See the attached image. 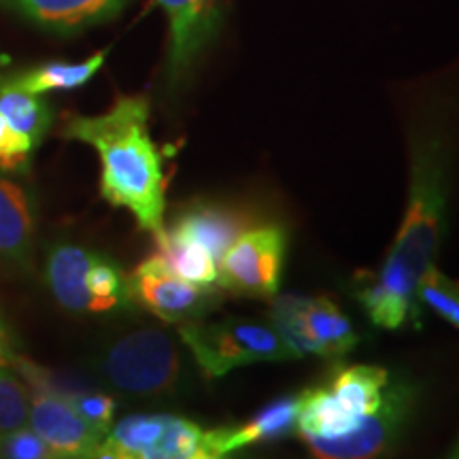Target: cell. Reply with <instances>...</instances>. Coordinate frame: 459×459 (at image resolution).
I'll list each match as a JSON object with an SVG mask.
<instances>
[{"label":"cell","mask_w":459,"mask_h":459,"mask_svg":"<svg viewBox=\"0 0 459 459\" xmlns=\"http://www.w3.org/2000/svg\"><path fill=\"white\" fill-rule=\"evenodd\" d=\"M204 429L196 426L189 419L169 415V421L158 436V440L149 449L141 453L139 457L126 459H192L200 446H203Z\"/></svg>","instance_id":"20"},{"label":"cell","mask_w":459,"mask_h":459,"mask_svg":"<svg viewBox=\"0 0 459 459\" xmlns=\"http://www.w3.org/2000/svg\"><path fill=\"white\" fill-rule=\"evenodd\" d=\"M13 359H15V355H13V351H11V341H9L7 328H4V324L0 321V366H7Z\"/></svg>","instance_id":"28"},{"label":"cell","mask_w":459,"mask_h":459,"mask_svg":"<svg viewBox=\"0 0 459 459\" xmlns=\"http://www.w3.org/2000/svg\"><path fill=\"white\" fill-rule=\"evenodd\" d=\"M409 196L404 217L375 277L355 291L372 325L400 330L419 315L417 287L436 268L443 245L455 162L459 153V96L453 88H432L412 107L406 124Z\"/></svg>","instance_id":"1"},{"label":"cell","mask_w":459,"mask_h":459,"mask_svg":"<svg viewBox=\"0 0 459 459\" xmlns=\"http://www.w3.org/2000/svg\"><path fill=\"white\" fill-rule=\"evenodd\" d=\"M156 243L160 249L158 254L164 257V262L177 277L200 287L217 285V262L203 247L172 238L166 230L162 237L156 238Z\"/></svg>","instance_id":"19"},{"label":"cell","mask_w":459,"mask_h":459,"mask_svg":"<svg viewBox=\"0 0 459 459\" xmlns=\"http://www.w3.org/2000/svg\"><path fill=\"white\" fill-rule=\"evenodd\" d=\"M0 459H60L30 426L0 432Z\"/></svg>","instance_id":"25"},{"label":"cell","mask_w":459,"mask_h":459,"mask_svg":"<svg viewBox=\"0 0 459 459\" xmlns=\"http://www.w3.org/2000/svg\"><path fill=\"white\" fill-rule=\"evenodd\" d=\"M287 232L277 226L245 230L217 262V285L234 296L273 300L279 294Z\"/></svg>","instance_id":"6"},{"label":"cell","mask_w":459,"mask_h":459,"mask_svg":"<svg viewBox=\"0 0 459 459\" xmlns=\"http://www.w3.org/2000/svg\"><path fill=\"white\" fill-rule=\"evenodd\" d=\"M0 113L11 124V128L20 132L30 141L32 147L41 145L51 126V108L39 94L22 90L11 82V77H0Z\"/></svg>","instance_id":"17"},{"label":"cell","mask_w":459,"mask_h":459,"mask_svg":"<svg viewBox=\"0 0 459 459\" xmlns=\"http://www.w3.org/2000/svg\"><path fill=\"white\" fill-rule=\"evenodd\" d=\"M179 338L211 381L251 364L298 359L271 324L226 317L211 324H183Z\"/></svg>","instance_id":"3"},{"label":"cell","mask_w":459,"mask_h":459,"mask_svg":"<svg viewBox=\"0 0 459 459\" xmlns=\"http://www.w3.org/2000/svg\"><path fill=\"white\" fill-rule=\"evenodd\" d=\"M62 395L71 402V406L83 421H88L100 434H108L115 417V400L111 395L94 392H62Z\"/></svg>","instance_id":"24"},{"label":"cell","mask_w":459,"mask_h":459,"mask_svg":"<svg viewBox=\"0 0 459 459\" xmlns=\"http://www.w3.org/2000/svg\"><path fill=\"white\" fill-rule=\"evenodd\" d=\"M85 287L90 296L94 298L96 313L113 311L117 307H130L132 296L128 279L119 271V266L108 257L99 255V260L90 266L88 277H85Z\"/></svg>","instance_id":"21"},{"label":"cell","mask_w":459,"mask_h":459,"mask_svg":"<svg viewBox=\"0 0 459 459\" xmlns=\"http://www.w3.org/2000/svg\"><path fill=\"white\" fill-rule=\"evenodd\" d=\"M30 141L20 132L11 128V124L0 113V169L3 170H22L26 169L28 158L32 152Z\"/></svg>","instance_id":"26"},{"label":"cell","mask_w":459,"mask_h":459,"mask_svg":"<svg viewBox=\"0 0 459 459\" xmlns=\"http://www.w3.org/2000/svg\"><path fill=\"white\" fill-rule=\"evenodd\" d=\"M105 60L107 51H99V54L83 62H49V65L32 68L28 73L13 74L11 82L20 85L22 90L39 96L56 90H77L100 71Z\"/></svg>","instance_id":"18"},{"label":"cell","mask_w":459,"mask_h":459,"mask_svg":"<svg viewBox=\"0 0 459 459\" xmlns=\"http://www.w3.org/2000/svg\"><path fill=\"white\" fill-rule=\"evenodd\" d=\"M130 296L169 324H186L211 313L220 302L215 287H200L177 277L156 254L136 266L128 279Z\"/></svg>","instance_id":"9"},{"label":"cell","mask_w":459,"mask_h":459,"mask_svg":"<svg viewBox=\"0 0 459 459\" xmlns=\"http://www.w3.org/2000/svg\"><path fill=\"white\" fill-rule=\"evenodd\" d=\"M32 209L17 183L0 177V257L26 264L32 247Z\"/></svg>","instance_id":"16"},{"label":"cell","mask_w":459,"mask_h":459,"mask_svg":"<svg viewBox=\"0 0 459 459\" xmlns=\"http://www.w3.org/2000/svg\"><path fill=\"white\" fill-rule=\"evenodd\" d=\"M99 254L77 245H57L48 257V283L62 308L71 313H96L94 298L85 287L90 266Z\"/></svg>","instance_id":"13"},{"label":"cell","mask_w":459,"mask_h":459,"mask_svg":"<svg viewBox=\"0 0 459 459\" xmlns=\"http://www.w3.org/2000/svg\"><path fill=\"white\" fill-rule=\"evenodd\" d=\"M389 378L392 375L381 366L355 364L332 375L325 385L358 428L381 404Z\"/></svg>","instance_id":"15"},{"label":"cell","mask_w":459,"mask_h":459,"mask_svg":"<svg viewBox=\"0 0 459 459\" xmlns=\"http://www.w3.org/2000/svg\"><path fill=\"white\" fill-rule=\"evenodd\" d=\"M421 387L415 378H389L381 404L351 434L334 440H304L313 459H383L409 432Z\"/></svg>","instance_id":"5"},{"label":"cell","mask_w":459,"mask_h":459,"mask_svg":"<svg viewBox=\"0 0 459 459\" xmlns=\"http://www.w3.org/2000/svg\"><path fill=\"white\" fill-rule=\"evenodd\" d=\"M22 13L57 32H73L102 24L126 7L128 0H9Z\"/></svg>","instance_id":"14"},{"label":"cell","mask_w":459,"mask_h":459,"mask_svg":"<svg viewBox=\"0 0 459 459\" xmlns=\"http://www.w3.org/2000/svg\"><path fill=\"white\" fill-rule=\"evenodd\" d=\"M249 221L251 217L243 209L220 203H192L183 206L166 232L172 238L203 247L220 262L228 247L249 230Z\"/></svg>","instance_id":"11"},{"label":"cell","mask_w":459,"mask_h":459,"mask_svg":"<svg viewBox=\"0 0 459 459\" xmlns=\"http://www.w3.org/2000/svg\"><path fill=\"white\" fill-rule=\"evenodd\" d=\"M419 307H428L429 311L459 330V281L446 277L432 268L417 287Z\"/></svg>","instance_id":"22"},{"label":"cell","mask_w":459,"mask_h":459,"mask_svg":"<svg viewBox=\"0 0 459 459\" xmlns=\"http://www.w3.org/2000/svg\"><path fill=\"white\" fill-rule=\"evenodd\" d=\"M102 377L119 392L141 398L172 394L181 381V351L166 330L141 328L119 336L99 361Z\"/></svg>","instance_id":"4"},{"label":"cell","mask_w":459,"mask_h":459,"mask_svg":"<svg viewBox=\"0 0 459 459\" xmlns=\"http://www.w3.org/2000/svg\"><path fill=\"white\" fill-rule=\"evenodd\" d=\"M445 459H459V436L455 438V443H453L451 451L446 453V457H445Z\"/></svg>","instance_id":"30"},{"label":"cell","mask_w":459,"mask_h":459,"mask_svg":"<svg viewBox=\"0 0 459 459\" xmlns=\"http://www.w3.org/2000/svg\"><path fill=\"white\" fill-rule=\"evenodd\" d=\"M192 459H226V457H223V455H217V453L209 451V449H206V446L203 445L196 453H194Z\"/></svg>","instance_id":"29"},{"label":"cell","mask_w":459,"mask_h":459,"mask_svg":"<svg viewBox=\"0 0 459 459\" xmlns=\"http://www.w3.org/2000/svg\"><path fill=\"white\" fill-rule=\"evenodd\" d=\"M169 20L166 88L177 94L192 82L220 34L223 0H158Z\"/></svg>","instance_id":"7"},{"label":"cell","mask_w":459,"mask_h":459,"mask_svg":"<svg viewBox=\"0 0 459 459\" xmlns=\"http://www.w3.org/2000/svg\"><path fill=\"white\" fill-rule=\"evenodd\" d=\"M13 364L30 383V411L28 426L48 443L60 459H82L105 438L99 429L83 421L60 389L51 385L45 372L30 361L15 358Z\"/></svg>","instance_id":"8"},{"label":"cell","mask_w":459,"mask_h":459,"mask_svg":"<svg viewBox=\"0 0 459 459\" xmlns=\"http://www.w3.org/2000/svg\"><path fill=\"white\" fill-rule=\"evenodd\" d=\"M300 319L311 353L317 358H342L359 342V334L347 315L325 296H302Z\"/></svg>","instance_id":"12"},{"label":"cell","mask_w":459,"mask_h":459,"mask_svg":"<svg viewBox=\"0 0 459 459\" xmlns=\"http://www.w3.org/2000/svg\"><path fill=\"white\" fill-rule=\"evenodd\" d=\"M28 394L9 372L0 370V432L28 426Z\"/></svg>","instance_id":"23"},{"label":"cell","mask_w":459,"mask_h":459,"mask_svg":"<svg viewBox=\"0 0 459 459\" xmlns=\"http://www.w3.org/2000/svg\"><path fill=\"white\" fill-rule=\"evenodd\" d=\"M82 459H126V455L111 443V440H107V436H105V438H102L100 443Z\"/></svg>","instance_id":"27"},{"label":"cell","mask_w":459,"mask_h":459,"mask_svg":"<svg viewBox=\"0 0 459 459\" xmlns=\"http://www.w3.org/2000/svg\"><path fill=\"white\" fill-rule=\"evenodd\" d=\"M62 136L94 147L100 158V192L113 206L128 209L153 238L164 234V170L149 134V100L119 96L102 115H73Z\"/></svg>","instance_id":"2"},{"label":"cell","mask_w":459,"mask_h":459,"mask_svg":"<svg viewBox=\"0 0 459 459\" xmlns=\"http://www.w3.org/2000/svg\"><path fill=\"white\" fill-rule=\"evenodd\" d=\"M298 411H300V394L281 395L240 426L204 429L203 445L217 455L228 457L230 453L247 446L287 438L298 428Z\"/></svg>","instance_id":"10"}]
</instances>
